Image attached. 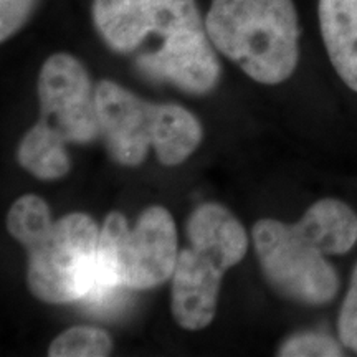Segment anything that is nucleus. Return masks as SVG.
Listing matches in <instances>:
<instances>
[{"label": "nucleus", "instance_id": "f257e3e1", "mask_svg": "<svg viewBox=\"0 0 357 357\" xmlns=\"http://www.w3.org/2000/svg\"><path fill=\"white\" fill-rule=\"evenodd\" d=\"M93 22L142 77L190 95L218 84L222 66L195 0H95Z\"/></svg>", "mask_w": 357, "mask_h": 357}, {"label": "nucleus", "instance_id": "f03ea898", "mask_svg": "<svg viewBox=\"0 0 357 357\" xmlns=\"http://www.w3.org/2000/svg\"><path fill=\"white\" fill-rule=\"evenodd\" d=\"M258 261L281 296L303 305L329 303L339 278L326 255H344L357 242V213L337 199H323L300 222L261 218L252 230Z\"/></svg>", "mask_w": 357, "mask_h": 357}, {"label": "nucleus", "instance_id": "7ed1b4c3", "mask_svg": "<svg viewBox=\"0 0 357 357\" xmlns=\"http://www.w3.org/2000/svg\"><path fill=\"white\" fill-rule=\"evenodd\" d=\"M7 230L29 253L26 281L35 298L50 305L84 301L95 287L100 229L86 213L52 220L42 197L25 194L7 215Z\"/></svg>", "mask_w": 357, "mask_h": 357}, {"label": "nucleus", "instance_id": "20e7f679", "mask_svg": "<svg viewBox=\"0 0 357 357\" xmlns=\"http://www.w3.org/2000/svg\"><path fill=\"white\" fill-rule=\"evenodd\" d=\"M205 29L215 50L258 83H283L296 70L300 22L293 0H212Z\"/></svg>", "mask_w": 357, "mask_h": 357}, {"label": "nucleus", "instance_id": "39448f33", "mask_svg": "<svg viewBox=\"0 0 357 357\" xmlns=\"http://www.w3.org/2000/svg\"><path fill=\"white\" fill-rule=\"evenodd\" d=\"M96 106L100 136L121 166H139L151 146L160 164L178 166L202 141V124L189 109L149 102L109 79L96 84Z\"/></svg>", "mask_w": 357, "mask_h": 357}, {"label": "nucleus", "instance_id": "423d86ee", "mask_svg": "<svg viewBox=\"0 0 357 357\" xmlns=\"http://www.w3.org/2000/svg\"><path fill=\"white\" fill-rule=\"evenodd\" d=\"M187 238L172 275L171 307L181 328L199 331L215 318L223 275L242 261L248 236L229 208L202 204L187 220Z\"/></svg>", "mask_w": 357, "mask_h": 357}, {"label": "nucleus", "instance_id": "0eeeda50", "mask_svg": "<svg viewBox=\"0 0 357 357\" xmlns=\"http://www.w3.org/2000/svg\"><path fill=\"white\" fill-rule=\"evenodd\" d=\"M177 230L169 211L151 205L129 229L123 213L105 218L98 243L95 287L84 305L100 307L119 289H151L172 278L177 265Z\"/></svg>", "mask_w": 357, "mask_h": 357}, {"label": "nucleus", "instance_id": "6e6552de", "mask_svg": "<svg viewBox=\"0 0 357 357\" xmlns=\"http://www.w3.org/2000/svg\"><path fill=\"white\" fill-rule=\"evenodd\" d=\"M37 91L40 121L55 129L66 144H88L100 136L96 86L77 56H48L40 70Z\"/></svg>", "mask_w": 357, "mask_h": 357}, {"label": "nucleus", "instance_id": "1a4fd4ad", "mask_svg": "<svg viewBox=\"0 0 357 357\" xmlns=\"http://www.w3.org/2000/svg\"><path fill=\"white\" fill-rule=\"evenodd\" d=\"M319 29L329 60L357 91V0H319Z\"/></svg>", "mask_w": 357, "mask_h": 357}, {"label": "nucleus", "instance_id": "9d476101", "mask_svg": "<svg viewBox=\"0 0 357 357\" xmlns=\"http://www.w3.org/2000/svg\"><path fill=\"white\" fill-rule=\"evenodd\" d=\"M63 137L47 124L38 121L22 137L17 160L20 167L42 181L65 177L71 169Z\"/></svg>", "mask_w": 357, "mask_h": 357}, {"label": "nucleus", "instance_id": "9b49d317", "mask_svg": "<svg viewBox=\"0 0 357 357\" xmlns=\"http://www.w3.org/2000/svg\"><path fill=\"white\" fill-rule=\"evenodd\" d=\"M113 351L109 333L95 326H73L53 339L50 357H105Z\"/></svg>", "mask_w": 357, "mask_h": 357}, {"label": "nucleus", "instance_id": "f8f14e48", "mask_svg": "<svg viewBox=\"0 0 357 357\" xmlns=\"http://www.w3.org/2000/svg\"><path fill=\"white\" fill-rule=\"evenodd\" d=\"M281 357H337L344 356L336 339L323 333H300L294 334L280 347Z\"/></svg>", "mask_w": 357, "mask_h": 357}, {"label": "nucleus", "instance_id": "ddd939ff", "mask_svg": "<svg viewBox=\"0 0 357 357\" xmlns=\"http://www.w3.org/2000/svg\"><path fill=\"white\" fill-rule=\"evenodd\" d=\"M40 0H0V40L19 33L33 15Z\"/></svg>", "mask_w": 357, "mask_h": 357}, {"label": "nucleus", "instance_id": "4468645a", "mask_svg": "<svg viewBox=\"0 0 357 357\" xmlns=\"http://www.w3.org/2000/svg\"><path fill=\"white\" fill-rule=\"evenodd\" d=\"M337 329L342 344L357 354V265L352 271L349 291L342 303Z\"/></svg>", "mask_w": 357, "mask_h": 357}]
</instances>
